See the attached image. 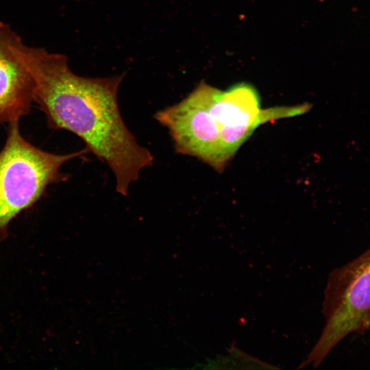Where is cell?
<instances>
[{
    "mask_svg": "<svg viewBox=\"0 0 370 370\" xmlns=\"http://www.w3.org/2000/svg\"><path fill=\"white\" fill-rule=\"evenodd\" d=\"M154 119L169 131L177 153L195 157L217 171L229 161L208 107L204 81L181 101L158 111Z\"/></svg>",
    "mask_w": 370,
    "mask_h": 370,
    "instance_id": "5b68a950",
    "label": "cell"
},
{
    "mask_svg": "<svg viewBox=\"0 0 370 370\" xmlns=\"http://www.w3.org/2000/svg\"><path fill=\"white\" fill-rule=\"evenodd\" d=\"M320 1H323V0H320Z\"/></svg>",
    "mask_w": 370,
    "mask_h": 370,
    "instance_id": "52a82bcc",
    "label": "cell"
},
{
    "mask_svg": "<svg viewBox=\"0 0 370 370\" xmlns=\"http://www.w3.org/2000/svg\"><path fill=\"white\" fill-rule=\"evenodd\" d=\"M21 38L0 21V123L18 121L34 101V81L14 54L12 47Z\"/></svg>",
    "mask_w": 370,
    "mask_h": 370,
    "instance_id": "8992f818",
    "label": "cell"
},
{
    "mask_svg": "<svg viewBox=\"0 0 370 370\" xmlns=\"http://www.w3.org/2000/svg\"><path fill=\"white\" fill-rule=\"evenodd\" d=\"M12 49L33 79L34 101L49 127L80 138L87 151L112 171L116 193L127 196L140 171L152 166L153 156L137 142L121 114L117 94L125 74L82 77L70 69L63 54L28 47L22 40Z\"/></svg>",
    "mask_w": 370,
    "mask_h": 370,
    "instance_id": "6da1fadb",
    "label": "cell"
},
{
    "mask_svg": "<svg viewBox=\"0 0 370 370\" xmlns=\"http://www.w3.org/2000/svg\"><path fill=\"white\" fill-rule=\"evenodd\" d=\"M320 337L298 368L317 367L345 337L370 332V247L329 275Z\"/></svg>",
    "mask_w": 370,
    "mask_h": 370,
    "instance_id": "3957f363",
    "label": "cell"
},
{
    "mask_svg": "<svg viewBox=\"0 0 370 370\" xmlns=\"http://www.w3.org/2000/svg\"><path fill=\"white\" fill-rule=\"evenodd\" d=\"M9 123L0 151V241L6 238L10 221L34 205L49 184L68 180L60 171L62 165L88 152L86 148L61 155L45 151L21 136L18 121Z\"/></svg>",
    "mask_w": 370,
    "mask_h": 370,
    "instance_id": "7a4b0ae2",
    "label": "cell"
},
{
    "mask_svg": "<svg viewBox=\"0 0 370 370\" xmlns=\"http://www.w3.org/2000/svg\"><path fill=\"white\" fill-rule=\"evenodd\" d=\"M204 88L209 111L218 126L229 160L260 125L301 114L310 108L304 103L262 109L257 90L246 83L222 90L204 81Z\"/></svg>",
    "mask_w": 370,
    "mask_h": 370,
    "instance_id": "277c9868",
    "label": "cell"
}]
</instances>
